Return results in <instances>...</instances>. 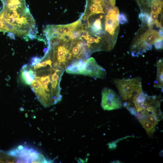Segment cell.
Instances as JSON below:
<instances>
[{
  "mask_svg": "<svg viewBox=\"0 0 163 163\" xmlns=\"http://www.w3.org/2000/svg\"><path fill=\"white\" fill-rule=\"evenodd\" d=\"M29 65L33 71L29 85L41 104L47 107L60 101V82L65 69L53 63L46 54L41 59L35 58Z\"/></svg>",
  "mask_w": 163,
  "mask_h": 163,
  "instance_id": "obj_1",
  "label": "cell"
},
{
  "mask_svg": "<svg viewBox=\"0 0 163 163\" xmlns=\"http://www.w3.org/2000/svg\"><path fill=\"white\" fill-rule=\"evenodd\" d=\"M0 31L25 38L35 37V23L25 1L14 0L3 5L0 11Z\"/></svg>",
  "mask_w": 163,
  "mask_h": 163,
  "instance_id": "obj_2",
  "label": "cell"
},
{
  "mask_svg": "<svg viewBox=\"0 0 163 163\" xmlns=\"http://www.w3.org/2000/svg\"><path fill=\"white\" fill-rule=\"evenodd\" d=\"M118 8L114 6L110 8L104 17V38L111 48L114 47L119 29Z\"/></svg>",
  "mask_w": 163,
  "mask_h": 163,
  "instance_id": "obj_3",
  "label": "cell"
},
{
  "mask_svg": "<svg viewBox=\"0 0 163 163\" xmlns=\"http://www.w3.org/2000/svg\"><path fill=\"white\" fill-rule=\"evenodd\" d=\"M161 37L157 30L149 28L133 42L131 49L132 54L135 57L142 55L151 50L152 45Z\"/></svg>",
  "mask_w": 163,
  "mask_h": 163,
  "instance_id": "obj_4",
  "label": "cell"
},
{
  "mask_svg": "<svg viewBox=\"0 0 163 163\" xmlns=\"http://www.w3.org/2000/svg\"><path fill=\"white\" fill-rule=\"evenodd\" d=\"M7 153L15 159L16 162H46L44 157L31 148L20 146Z\"/></svg>",
  "mask_w": 163,
  "mask_h": 163,
  "instance_id": "obj_5",
  "label": "cell"
},
{
  "mask_svg": "<svg viewBox=\"0 0 163 163\" xmlns=\"http://www.w3.org/2000/svg\"><path fill=\"white\" fill-rule=\"evenodd\" d=\"M101 106L104 110L120 109L122 106L120 97L113 90L105 88L102 90Z\"/></svg>",
  "mask_w": 163,
  "mask_h": 163,
  "instance_id": "obj_6",
  "label": "cell"
},
{
  "mask_svg": "<svg viewBox=\"0 0 163 163\" xmlns=\"http://www.w3.org/2000/svg\"><path fill=\"white\" fill-rule=\"evenodd\" d=\"M104 17L103 15H93L87 20L86 24L87 28L91 34L101 37L106 40L104 38Z\"/></svg>",
  "mask_w": 163,
  "mask_h": 163,
  "instance_id": "obj_7",
  "label": "cell"
},
{
  "mask_svg": "<svg viewBox=\"0 0 163 163\" xmlns=\"http://www.w3.org/2000/svg\"><path fill=\"white\" fill-rule=\"evenodd\" d=\"M85 66L83 74L93 77L95 79L103 78L106 75L105 69L98 65L95 60L93 57L86 59Z\"/></svg>",
  "mask_w": 163,
  "mask_h": 163,
  "instance_id": "obj_8",
  "label": "cell"
},
{
  "mask_svg": "<svg viewBox=\"0 0 163 163\" xmlns=\"http://www.w3.org/2000/svg\"><path fill=\"white\" fill-rule=\"evenodd\" d=\"M86 59H80L73 60L65 69L68 73L83 75L85 66Z\"/></svg>",
  "mask_w": 163,
  "mask_h": 163,
  "instance_id": "obj_9",
  "label": "cell"
},
{
  "mask_svg": "<svg viewBox=\"0 0 163 163\" xmlns=\"http://www.w3.org/2000/svg\"><path fill=\"white\" fill-rule=\"evenodd\" d=\"M157 75L154 83L155 88L163 89V62L162 59L158 60L157 62Z\"/></svg>",
  "mask_w": 163,
  "mask_h": 163,
  "instance_id": "obj_10",
  "label": "cell"
},
{
  "mask_svg": "<svg viewBox=\"0 0 163 163\" xmlns=\"http://www.w3.org/2000/svg\"><path fill=\"white\" fill-rule=\"evenodd\" d=\"M150 16V13L149 11L141 10L139 15V18L142 21V28L147 25L148 21Z\"/></svg>",
  "mask_w": 163,
  "mask_h": 163,
  "instance_id": "obj_11",
  "label": "cell"
},
{
  "mask_svg": "<svg viewBox=\"0 0 163 163\" xmlns=\"http://www.w3.org/2000/svg\"><path fill=\"white\" fill-rule=\"evenodd\" d=\"M118 21L119 23L123 24L128 22V20L126 14L121 12L119 14L118 16Z\"/></svg>",
  "mask_w": 163,
  "mask_h": 163,
  "instance_id": "obj_12",
  "label": "cell"
},
{
  "mask_svg": "<svg viewBox=\"0 0 163 163\" xmlns=\"http://www.w3.org/2000/svg\"><path fill=\"white\" fill-rule=\"evenodd\" d=\"M155 48L157 50L162 49L163 48V38H161L158 39L154 43Z\"/></svg>",
  "mask_w": 163,
  "mask_h": 163,
  "instance_id": "obj_13",
  "label": "cell"
},
{
  "mask_svg": "<svg viewBox=\"0 0 163 163\" xmlns=\"http://www.w3.org/2000/svg\"><path fill=\"white\" fill-rule=\"evenodd\" d=\"M159 36L163 37V28L162 27L160 28V29L158 32Z\"/></svg>",
  "mask_w": 163,
  "mask_h": 163,
  "instance_id": "obj_14",
  "label": "cell"
}]
</instances>
